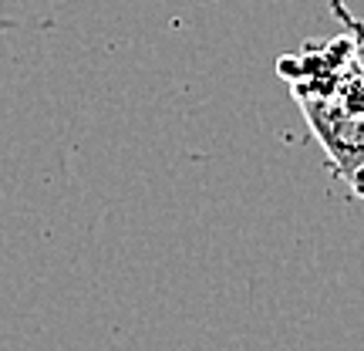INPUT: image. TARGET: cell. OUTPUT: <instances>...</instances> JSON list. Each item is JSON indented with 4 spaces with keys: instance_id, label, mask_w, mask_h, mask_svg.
Returning a JSON list of instances; mask_svg holds the SVG:
<instances>
[{
    "instance_id": "obj_2",
    "label": "cell",
    "mask_w": 364,
    "mask_h": 351,
    "mask_svg": "<svg viewBox=\"0 0 364 351\" xmlns=\"http://www.w3.org/2000/svg\"><path fill=\"white\" fill-rule=\"evenodd\" d=\"M348 179H351V189H354V193H358V196L364 199V162L358 166V169L348 172Z\"/></svg>"
},
{
    "instance_id": "obj_1",
    "label": "cell",
    "mask_w": 364,
    "mask_h": 351,
    "mask_svg": "<svg viewBox=\"0 0 364 351\" xmlns=\"http://www.w3.org/2000/svg\"><path fill=\"white\" fill-rule=\"evenodd\" d=\"M304 115L317 132V139L324 142L331 159L338 162L344 172L358 169L364 162V112H348L338 108L327 98H307L304 102Z\"/></svg>"
}]
</instances>
